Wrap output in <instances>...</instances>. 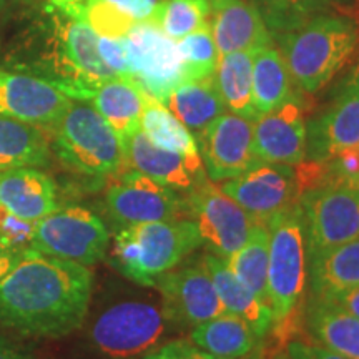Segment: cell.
Listing matches in <instances>:
<instances>
[{"label": "cell", "mask_w": 359, "mask_h": 359, "mask_svg": "<svg viewBox=\"0 0 359 359\" xmlns=\"http://www.w3.org/2000/svg\"><path fill=\"white\" fill-rule=\"evenodd\" d=\"M92 290L88 266L29 248L0 280V326L32 338H64L87 320Z\"/></svg>", "instance_id": "obj_1"}, {"label": "cell", "mask_w": 359, "mask_h": 359, "mask_svg": "<svg viewBox=\"0 0 359 359\" xmlns=\"http://www.w3.org/2000/svg\"><path fill=\"white\" fill-rule=\"evenodd\" d=\"M50 12L52 32L47 43L22 72L48 80L72 100H83L90 90L116 75L102 60L98 35L87 22Z\"/></svg>", "instance_id": "obj_2"}, {"label": "cell", "mask_w": 359, "mask_h": 359, "mask_svg": "<svg viewBox=\"0 0 359 359\" xmlns=\"http://www.w3.org/2000/svg\"><path fill=\"white\" fill-rule=\"evenodd\" d=\"M268 302L273 327L281 341L294 333V321L306 290L308 248L299 203L276 213L266 222Z\"/></svg>", "instance_id": "obj_3"}, {"label": "cell", "mask_w": 359, "mask_h": 359, "mask_svg": "<svg viewBox=\"0 0 359 359\" xmlns=\"http://www.w3.org/2000/svg\"><path fill=\"white\" fill-rule=\"evenodd\" d=\"M201 246L193 219H168L120 226L111 243V264L140 286H154Z\"/></svg>", "instance_id": "obj_4"}, {"label": "cell", "mask_w": 359, "mask_h": 359, "mask_svg": "<svg viewBox=\"0 0 359 359\" xmlns=\"http://www.w3.org/2000/svg\"><path fill=\"white\" fill-rule=\"evenodd\" d=\"M359 45V30L344 17H318L285 40L283 58L291 82L316 93L351 60Z\"/></svg>", "instance_id": "obj_5"}, {"label": "cell", "mask_w": 359, "mask_h": 359, "mask_svg": "<svg viewBox=\"0 0 359 359\" xmlns=\"http://www.w3.org/2000/svg\"><path fill=\"white\" fill-rule=\"evenodd\" d=\"M50 133L58 160L80 175L111 177L127 167L122 138L87 102L72 100Z\"/></svg>", "instance_id": "obj_6"}, {"label": "cell", "mask_w": 359, "mask_h": 359, "mask_svg": "<svg viewBox=\"0 0 359 359\" xmlns=\"http://www.w3.org/2000/svg\"><path fill=\"white\" fill-rule=\"evenodd\" d=\"M170 323L163 306L123 299L98 313L88 326V349L97 359H138L160 346Z\"/></svg>", "instance_id": "obj_7"}, {"label": "cell", "mask_w": 359, "mask_h": 359, "mask_svg": "<svg viewBox=\"0 0 359 359\" xmlns=\"http://www.w3.org/2000/svg\"><path fill=\"white\" fill-rule=\"evenodd\" d=\"M110 233L105 223L79 205L64 206L40 219L30 248L48 257L93 266L105 258Z\"/></svg>", "instance_id": "obj_8"}, {"label": "cell", "mask_w": 359, "mask_h": 359, "mask_svg": "<svg viewBox=\"0 0 359 359\" xmlns=\"http://www.w3.org/2000/svg\"><path fill=\"white\" fill-rule=\"evenodd\" d=\"M302 208L308 258L359 238V188L331 182L304 191Z\"/></svg>", "instance_id": "obj_9"}, {"label": "cell", "mask_w": 359, "mask_h": 359, "mask_svg": "<svg viewBox=\"0 0 359 359\" xmlns=\"http://www.w3.org/2000/svg\"><path fill=\"white\" fill-rule=\"evenodd\" d=\"M132 80L148 97L167 105L170 95L183 82L178 43L154 20L137 22L125 35Z\"/></svg>", "instance_id": "obj_10"}, {"label": "cell", "mask_w": 359, "mask_h": 359, "mask_svg": "<svg viewBox=\"0 0 359 359\" xmlns=\"http://www.w3.org/2000/svg\"><path fill=\"white\" fill-rule=\"evenodd\" d=\"M187 213L198 228L201 245L219 258H228L246 243L258 219L241 208L222 188L206 178L185 196Z\"/></svg>", "instance_id": "obj_11"}, {"label": "cell", "mask_w": 359, "mask_h": 359, "mask_svg": "<svg viewBox=\"0 0 359 359\" xmlns=\"http://www.w3.org/2000/svg\"><path fill=\"white\" fill-rule=\"evenodd\" d=\"M105 205L120 226L148 222H168L187 215L185 198L138 170L120 172L107 188Z\"/></svg>", "instance_id": "obj_12"}, {"label": "cell", "mask_w": 359, "mask_h": 359, "mask_svg": "<svg viewBox=\"0 0 359 359\" xmlns=\"http://www.w3.org/2000/svg\"><path fill=\"white\" fill-rule=\"evenodd\" d=\"M154 286L160 291L163 309L173 325L196 327L224 313L203 258L175 266Z\"/></svg>", "instance_id": "obj_13"}, {"label": "cell", "mask_w": 359, "mask_h": 359, "mask_svg": "<svg viewBox=\"0 0 359 359\" xmlns=\"http://www.w3.org/2000/svg\"><path fill=\"white\" fill-rule=\"evenodd\" d=\"M205 172L212 182L236 178L258 163L253 145V120L223 114L196 137Z\"/></svg>", "instance_id": "obj_14"}, {"label": "cell", "mask_w": 359, "mask_h": 359, "mask_svg": "<svg viewBox=\"0 0 359 359\" xmlns=\"http://www.w3.org/2000/svg\"><path fill=\"white\" fill-rule=\"evenodd\" d=\"M52 82L22 70L0 69V115L50 130L70 107Z\"/></svg>", "instance_id": "obj_15"}, {"label": "cell", "mask_w": 359, "mask_h": 359, "mask_svg": "<svg viewBox=\"0 0 359 359\" xmlns=\"http://www.w3.org/2000/svg\"><path fill=\"white\" fill-rule=\"evenodd\" d=\"M222 190L262 223L299 200L294 168L266 161H258L240 177L223 182Z\"/></svg>", "instance_id": "obj_16"}, {"label": "cell", "mask_w": 359, "mask_h": 359, "mask_svg": "<svg viewBox=\"0 0 359 359\" xmlns=\"http://www.w3.org/2000/svg\"><path fill=\"white\" fill-rule=\"evenodd\" d=\"M308 130L294 98L259 115L253 123L255 154L259 161L296 167L306 158Z\"/></svg>", "instance_id": "obj_17"}, {"label": "cell", "mask_w": 359, "mask_h": 359, "mask_svg": "<svg viewBox=\"0 0 359 359\" xmlns=\"http://www.w3.org/2000/svg\"><path fill=\"white\" fill-rule=\"evenodd\" d=\"M125 154H127V167L138 170L175 191L190 193L193 188L208 178L203 160L188 158L156 147L148 140L142 130H138L125 142Z\"/></svg>", "instance_id": "obj_18"}, {"label": "cell", "mask_w": 359, "mask_h": 359, "mask_svg": "<svg viewBox=\"0 0 359 359\" xmlns=\"http://www.w3.org/2000/svg\"><path fill=\"white\" fill-rule=\"evenodd\" d=\"M359 145V80L351 77L333 105L311 123L306 154L316 161H327L344 148Z\"/></svg>", "instance_id": "obj_19"}, {"label": "cell", "mask_w": 359, "mask_h": 359, "mask_svg": "<svg viewBox=\"0 0 359 359\" xmlns=\"http://www.w3.org/2000/svg\"><path fill=\"white\" fill-rule=\"evenodd\" d=\"M210 22L219 55L257 52L269 45V32L262 13L246 0H213Z\"/></svg>", "instance_id": "obj_20"}, {"label": "cell", "mask_w": 359, "mask_h": 359, "mask_svg": "<svg viewBox=\"0 0 359 359\" xmlns=\"http://www.w3.org/2000/svg\"><path fill=\"white\" fill-rule=\"evenodd\" d=\"M55 182L40 168L0 172V208L37 223L58 208Z\"/></svg>", "instance_id": "obj_21"}, {"label": "cell", "mask_w": 359, "mask_h": 359, "mask_svg": "<svg viewBox=\"0 0 359 359\" xmlns=\"http://www.w3.org/2000/svg\"><path fill=\"white\" fill-rule=\"evenodd\" d=\"M148 97L132 79L114 77L98 85L85 95L83 100L109 122L116 135L125 142L140 130L142 114Z\"/></svg>", "instance_id": "obj_22"}, {"label": "cell", "mask_w": 359, "mask_h": 359, "mask_svg": "<svg viewBox=\"0 0 359 359\" xmlns=\"http://www.w3.org/2000/svg\"><path fill=\"white\" fill-rule=\"evenodd\" d=\"M203 259L212 275L224 313L241 318L263 339L273 327V314L268 304H264L248 286L233 275L223 258L210 253Z\"/></svg>", "instance_id": "obj_23"}, {"label": "cell", "mask_w": 359, "mask_h": 359, "mask_svg": "<svg viewBox=\"0 0 359 359\" xmlns=\"http://www.w3.org/2000/svg\"><path fill=\"white\" fill-rule=\"evenodd\" d=\"M48 130L0 115V172L42 168L50 161Z\"/></svg>", "instance_id": "obj_24"}, {"label": "cell", "mask_w": 359, "mask_h": 359, "mask_svg": "<svg viewBox=\"0 0 359 359\" xmlns=\"http://www.w3.org/2000/svg\"><path fill=\"white\" fill-rule=\"evenodd\" d=\"M309 283L320 299L359 286V238L309 258Z\"/></svg>", "instance_id": "obj_25"}, {"label": "cell", "mask_w": 359, "mask_h": 359, "mask_svg": "<svg viewBox=\"0 0 359 359\" xmlns=\"http://www.w3.org/2000/svg\"><path fill=\"white\" fill-rule=\"evenodd\" d=\"M306 325L314 343L348 359H359V318L314 298L308 306Z\"/></svg>", "instance_id": "obj_26"}, {"label": "cell", "mask_w": 359, "mask_h": 359, "mask_svg": "<svg viewBox=\"0 0 359 359\" xmlns=\"http://www.w3.org/2000/svg\"><path fill=\"white\" fill-rule=\"evenodd\" d=\"M191 341L215 359H238L257 351L262 338L241 318L223 313L193 327Z\"/></svg>", "instance_id": "obj_27"}, {"label": "cell", "mask_w": 359, "mask_h": 359, "mask_svg": "<svg viewBox=\"0 0 359 359\" xmlns=\"http://www.w3.org/2000/svg\"><path fill=\"white\" fill-rule=\"evenodd\" d=\"M167 107L195 138L226 110L215 77L183 80L172 92Z\"/></svg>", "instance_id": "obj_28"}, {"label": "cell", "mask_w": 359, "mask_h": 359, "mask_svg": "<svg viewBox=\"0 0 359 359\" xmlns=\"http://www.w3.org/2000/svg\"><path fill=\"white\" fill-rule=\"evenodd\" d=\"M257 52H233L219 55L215 83L224 109L230 114L257 120L258 111L253 102V57Z\"/></svg>", "instance_id": "obj_29"}, {"label": "cell", "mask_w": 359, "mask_h": 359, "mask_svg": "<svg viewBox=\"0 0 359 359\" xmlns=\"http://www.w3.org/2000/svg\"><path fill=\"white\" fill-rule=\"evenodd\" d=\"M290 72L280 50L271 45L259 48L253 57V102L258 116L278 109L293 98Z\"/></svg>", "instance_id": "obj_30"}, {"label": "cell", "mask_w": 359, "mask_h": 359, "mask_svg": "<svg viewBox=\"0 0 359 359\" xmlns=\"http://www.w3.org/2000/svg\"><path fill=\"white\" fill-rule=\"evenodd\" d=\"M268 245L269 235L266 223L258 222L251 230L246 243L231 257L223 258L230 271L243 285L253 291L264 304H268Z\"/></svg>", "instance_id": "obj_31"}, {"label": "cell", "mask_w": 359, "mask_h": 359, "mask_svg": "<svg viewBox=\"0 0 359 359\" xmlns=\"http://www.w3.org/2000/svg\"><path fill=\"white\" fill-rule=\"evenodd\" d=\"M140 130L156 147L188 156V158H201L196 138L165 103L148 98L142 114Z\"/></svg>", "instance_id": "obj_32"}, {"label": "cell", "mask_w": 359, "mask_h": 359, "mask_svg": "<svg viewBox=\"0 0 359 359\" xmlns=\"http://www.w3.org/2000/svg\"><path fill=\"white\" fill-rule=\"evenodd\" d=\"M212 6L208 0H161L151 20L178 42L208 24Z\"/></svg>", "instance_id": "obj_33"}, {"label": "cell", "mask_w": 359, "mask_h": 359, "mask_svg": "<svg viewBox=\"0 0 359 359\" xmlns=\"http://www.w3.org/2000/svg\"><path fill=\"white\" fill-rule=\"evenodd\" d=\"M178 50L182 55L183 80H200L213 77L217 70L219 53L213 40L210 22L196 32L188 34L178 40Z\"/></svg>", "instance_id": "obj_34"}, {"label": "cell", "mask_w": 359, "mask_h": 359, "mask_svg": "<svg viewBox=\"0 0 359 359\" xmlns=\"http://www.w3.org/2000/svg\"><path fill=\"white\" fill-rule=\"evenodd\" d=\"M85 22L92 27L98 37L111 39L125 37L137 24V20L127 13L105 2H87Z\"/></svg>", "instance_id": "obj_35"}, {"label": "cell", "mask_w": 359, "mask_h": 359, "mask_svg": "<svg viewBox=\"0 0 359 359\" xmlns=\"http://www.w3.org/2000/svg\"><path fill=\"white\" fill-rule=\"evenodd\" d=\"M35 224L0 208V240L17 250H29L32 243Z\"/></svg>", "instance_id": "obj_36"}, {"label": "cell", "mask_w": 359, "mask_h": 359, "mask_svg": "<svg viewBox=\"0 0 359 359\" xmlns=\"http://www.w3.org/2000/svg\"><path fill=\"white\" fill-rule=\"evenodd\" d=\"M331 182L359 188V145L344 148L326 161Z\"/></svg>", "instance_id": "obj_37"}, {"label": "cell", "mask_w": 359, "mask_h": 359, "mask_svg": "<svg viewBox=\"0 0 359 359\" xmlns=\"http://www.w3.org/2000/svg\"><path fill=\"white\" fill-rule=\"evenodd\" d=\"M98 52H100L102 60L109 65V69L114 72L116 77L132 79L128 48L127 43H125V37H98Z\"/></svg>", "instance_id": "obj_38"}, {"label": "cell", "mask_w": 359, "mask_h": 359, "mask_svg": "<svg viewBox=\"0 0 359 359\" xmlns=\"http://www.w3.org/2000/svg\"><path fill=\"white\" fill-rule=\"evenodd\" d=\"M138 359H215L212 354L205 353L193 341L177 339L170 341L163 346H156Z\"/></svg>", "instance_id": "obj_39"}, {"label": "cell", "mask_w": 359, "mask_h": 359, "mask_svg": "<svg viewBox=\"0 0 359 359\" xmlns=\"http://www.w3.org/2000/svg\"><path fill=\"white\" fill-rule=\"evenodd\" d=\"M283 348V346H281ZM285 353L290 359H348L318 343L302 339H290L285 344Z\"/></svg>", "instance_id": "obj_40"}, {"label": "cell", "mask_w": 359, "mask_h": 359, "mask_svg": "<svg viewBox=\"0 0 359 359\" xmlns=\"http://www.w3.org/2000/svg\"><path fill=\"white\" fill-rule=\"evenodd\" d=\"M88 2H105L110 4L127 13L137 22L151 20L154 19L156 8L161 4V0H88Z\"/></svg>", "instance_id": "obj_41"}, {"label": "cell", "mask_w": 359, "mask_h": 359, "mask_svg": "<svg viewBox=\"0 0 359 359\" xmlns=\"http://www.w3.org/2000/svg\"><path fill=\"white\" fill-rule=\"evenodd\" d=\"M50 11L64 13L72 19L85 20V8H87L88 0H43Z\"/></svg>", "instance_id": "obj_42"}, {"label": "cell", "mask_w": 359, "mask_h": 359, "mask_svg": "<svg viewBox=\"0 0 359 359\" xmlns=\"http://www.w3.org/2000/svg\"><path fill=\"white\" fill-rule=\"evenodd\" d=\"M25 251L13 248L4 240H0V280H4L12 271V268L20 262Z\"/></svg>", "instance_id": "obj_43"}, {"label": "cell", "mask_w": 359, "mask_h": 359, "mask_svg": "<svg viewBox=\"0 0 359 359\" xmlns=\"http://www.w3.org/2000/svg\"><path fill=\"white\" fill-rule=\"evenodd\" d=\"M325 302L333 303L338 308L344 309L346 313L359 318V286H356V288L353 290L343 291V293L333 296L331 299H325Z\"/></svg>", "instance_id": "obj_44"}, {"label": "cell", "mask_w": 359, "mask_h": 359, "mask_svg": "<svg viewBox=\"0 0 359 359\" xmlns=\"http://www.w3.org/2000/svg\"><path fill=\"white\" fill-rule=\"evenodd\" d=\"M0 359H37L12 339L0 334Z\"/></svg>", "instance_id": "obj_45"}, {"label": "cell", "mask_w": 359, "mask_h": 359, "mask_svg": "<svg viewBox=\"0 0 359 359\" xmlns=\"http://www.w3.org/2000/svg\"><path fill=\"white\" fill-rule=\"evenodd\" d=\"M281 6H291V7H308L309 0H276Z\"/></svg>", "instance_id": "obj_46"}, {"label": "cell", "mask_w": 359, "mask_h": 359, "mask_svg": "<svg viewBox=\"0 0 359 359\" xmlns=\"http://www.w3.org/2000/svg\"><path fill=\"white\" fill-rule=\"evenodd\" d=\"M269 359H290V358H288V356H286L285 349H283V348H280V349H276V351L271 354V358H269Z\"/></svg>", "instance_id": "obj_47"}, {"label": "cell", "mask_w": 359, "mask_h": 359, "mask_svg": "<svg viewBox=\"0 0 359 359\" xmlns=\"http://www.w3.org/2000/svg\"><path fill=\"white\" fill-rule=\"evenodd\" d=\"M238 359H262V349H257V351H253V353H250V354H246V356H243V358H238Z\"/></svg>", "instance_id": "obj_48"}, {"label": "cell", "mask_w": 359, "mask_h": 359, "mask_svg": "<svg viewBox=\"0 0 359 359\" xmlns=\"http://www.w3.org/2000/svg\"><path fill=\"white\" fill-rule=\"evenodd\" d=\"M351 77H354V79H358V80H359V64H358L356 69H354V72H353Z\"/></svg>", "instance_id": "obj_49"}, {"label": "cell", "mask_w": 359, "mask_h": 359, "mask_svg": "<svg viewBox=\"0 0 359 359\" xmlns=\"http://www.w3.org/2000/svg\"><path fill=\"white\" fill-rule=\"evenodd\" d=\"M313 2H320V0H309V6H311ZM323 2H325V0H323Z\"/></svg>", "instance_id": "obj_50"}]
</instances>
